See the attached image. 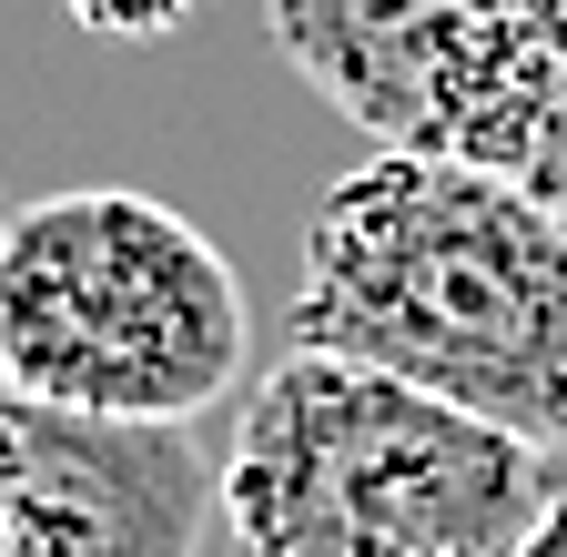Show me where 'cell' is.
<instances>
[{
	"instance_id": "cell-1",
	"label": "cell",
	"mask_w": 567,
	"mask_h": 557,
	"mask_svg": "<svg viewBox=\"0 0 567 557\" xmlns=\"http://www.w3.org/2000/svg\"><path fill=\"white\" fill-rule=\"evenodd\" d=\"M295 344L567 456V214L466 163H354L305 214Z\"/></svg>"
},
{
	"instance_id": "cell-2",
	"label": "cell",
	"mask_w": 567,
	"mask_h": 557,
	"mask_svg": "<svg viewBox=\"0 0 567 557\" xmlns=\"http://www.w3.org/2000/svg\"><path fill=\"white\" fill-rule=\"evenodd\" d=\"M567 456L344 355H274L224 466L234 557H527Z\"/></svg>"
},
{
	"instance_id": "cell-3",
	"label": "cell",
	"mask_w": 567,
	"mask_h": 557,
	"mask_svg": "<svg viewBox=\"0 0 567 557\" xmlns=\"http://www.w3.org/2000/svg\"><path fill=\"white\" fill-rule=\"evenodd\" d=\"M254 355L224 244L132 183L41 193L0 224V395L112 426H193Z\"/></svg>"
},
{
	"instance_id": "cell-4",
	"label": "cell",
	"mask_w": 567,
	"mask_h": 557,
	"mask_svg": "<svg viewBox=\"0 0 567 557\" xmlns=\"http://www.w3.org/2000/svg\"><path fill=\"white\" fill-rule=\"evenodd\" d=\"M274 51L375 153L537 183L557 122V0H264Z\"/></svg>"
},
{
	"instance_id": "cell-5",
	"label": "cell",
	"mask_w": 567,
	"mask_h": 557,
	"mask_svg": "<svg viewBox=\"0 0 567 557\" xmlns=\"http://www.w3.org/2000/svg\"><path fill=\"white\" fill-rule=\"evenodd\" d=\"M0 486L11 557H203L224 517V466L193 426H112L0 395Z\"/></svg>"
},
{
	"instance_id": "cell-6",
	"label": "cell",
	"mask_w": 567,
	"mask_h": 557,
	"mask_svg": "<svg viewBox=\"0 0 567 557\" xmlns=\"http://www.w3.org/2000/svg\"><path fill=\"white\" fill-rule=\"evenodd\" d=\"M82 31H102V41H163V31H183L193 21V0H61Z\"/></svg>"
},
{
	"instance_id": "cell-7",
	"label": "cell",
	"mask_w": 567,
	"mask_h": 557,
	"mask_svg": "<svg viewBox=\"0 0 567 557\" xmlns=\"http://www.w3.org/2000/svg\"><path fill=\"white\" fill-rule=\"evenodd\" d=\"M537 193L567 214V0H557V122H547V163H537Z\"/></svg>"
},
{
	"instance_id": "cell-8",
	"label": "cell",
	"mask_w": 567,
	"mask_h": 557,
	"mask_svg": "<svg viewBox=\"0 0 567 557\" xmlns=\"http://www.w3.org/2000/svg\"><path fill=\"white\" fill-rule=\"evenodd\" d=\"M527 557H567V507H557V527H547V537H537Z\"/></svg>"
},
{
	"instance_id": "cell-9",
	"label": "cell",
	"mask_w": 567,
	"mask_h": 557,
	"mask_svg": "<svg viewBox=\"0 0 567 557\" xmlns=\"http://www.w3.org/2000/svg\"><path fill=\"white\" fill-rule=\"evenodd\" d=\"M0 557H11V486H0Z\"/></svg>"
}]
</instances>
